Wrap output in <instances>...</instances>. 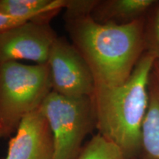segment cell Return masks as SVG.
Masks as SVG:
<instances>
[{"label": "cell", "mask_w": 159, "mask_h": 159, "mask_svg": "<svg viewBox=\"0 0 159 159\" xmlns=\"http://www.w3.org/2000/svg\"><path fill=\"white\" fill-rule=\"evenodd\" d=\"M66 29L71 43L88 63L95 88L116 86L130 77L142 49L139 20L101 24L87 16L66 20Z\"/></svg>", "instance_id": "6da1fadb"}, {"label": "cell", "mask_w": 159, "mask_h": 159, "mask_svg": "<svg viewBox=\"0 0 159 159\" xmlns=\"http://www.w3.org/2000/svg\"><path fill=\"white\" fill-rule=\"evenodd\" d=\"M156 59V53L144 55L125 82L95 88L92 96L98 134L116 145L127 159L142 147V125L149 105L148 86Z\"/></svg>", "instance_id": "7a4b0ae2"}, {"label": "cell", "mask_w": 159, "mask_h": 159, "mask_svg": "<svg viewBox=\"0 0 159 159\" xmlns=\"http://www.w3.org/2000/svg\"><path fill=\"white\" fill-rule=\"evenodd\" d=\"M52 91L48 64H0V131L7 137Z\"/></svg>", "instance_id": "3957f363"}, {"label": "cell", "mask_w": 159, "mask_h": 159, "mask_svg": "<svg viewBox=\"0 0 159 159\" xmlns=\"http://www.w3.org/2000/svg\"><path fill=\"white\" fill-rule=\"evenodd\" d=\"M39 110L53 134L54 159H74L96 128L92 97H66L51 91Z\"/></svg>", "instance_id": "277c9868"}, {"label": "cell", "mask_w": 159, "mask_h": 159, "mask_svg": "<svg viewBox=\"0 0 159 159\" xmlns=\"http://www.w3.org/2000/svg\"><path fill=\"white\" fill-rule=\"evenodd\" d=\"M52 91L66 97H92L94 77L84 57L72 43L57 37L52 46L48 62Z\"/></svg>", "instance_id": "5b68a950"}, {"label": "cell", "mask_w": 159, "mask_h": 159, "mask_svg": "<svg viewBox=\"0 0 159 159\" xmlns=\"http://www.w3.org/2000/svg\"><path fill=\"white\" fill-rule=\"evenodd\" d=\"M49 22L45 19L30 20L0 33V64L19 60L47 63L57 38Z\"/></svg>", "instance_id": "8992f818"}, {"label": "cell", "mask_w": 159, "mask_h": 159, "mask_svg": "<svg viewBox=\"0 0 159 159\" xmlns=\"http://www.w3.org/2000/svg\"><path fill=\"white\" fill-rule=\"evenodd\" d=\"M55 142L48 121L35 111L25 116L8 144L6 159H54Z\"/></svg>", "instance_id": "52a82bcc"}, {"label": "cell", "mask_w": 159, "mask_h": 159, "mask_svg": "<svg viewBox=\"0 0 159 159\" xmlns=\"http://www.w3.org/2000/svg\"><path fill=\"white\" fill-rule=\"evenodd\" d=\"M64 0H0V13L27 20L51 21L61 9Z\"/></svg>", "instance_id": "ba28073f"}, {"label": "cell", "mask_w": 159, "mask_h": 159, "mask_svg": "<svg viewBox=\"0 0 159 159\" xmlns=\"http://www.w3.org/2000/svg\"><path fill=\"white\" fill-rule=\"evenodd\" d=\"M156 2L153 0H114L100 4L98 2L93 10L91 16L100 23L111 22V20H128L147 11Z\"/></svg>", "instance_id": "9c48e42d"}, {"label": "cell", "mask_w": 159, "mask_h": 159, "mask_svg": "<svg viewBox=\"0 0 159 159\" xmlns=\"http://www.w3.org/2000/svg\"><path fill=\"white\" fill-rule=\"evenodd\" d=\"M142 147L151 159H159V80L151 84L142 130Z\"/></svg>", "instance_id": "30bf717a"}, {"label": "cell", "mask_w": 159, "mask_h": 159, "mask_svg": "<svg viewBox=\"0 0 159 159\" xmlns=\"http://www.w3.org/2000/svg\"><path fill=\"white\" fill-rule=\"evenodd\" d=\"M74 159H127L116 145L98 134L83 145Z\"/></svg>", "instance_id": "8fae6325"}, {"label": "cell", "mask_w": 159, "mask_h": 159, "mask_svg": "<svg viewBox=\"0 0 159 159\" xmlns=\"http://www.w3.org/2000/svg\"><path fill=\"white\" fill-rule=\"evenodd\" d=\"M65 21L91 16L98 1L85 0H64Z\"/></svg>", "instance_id": "7c38bea8"}, {"label": "cell", "mask_w": 159, "mask_h": 159, "mask_svg": "<svg viewBox=\"0 0 159 159\" xmlns=\"http://www.w3.org/2000/svg\"><path fill=\"white\" fill-rule=\"evenodd\" d=\"M28 21L30 20L7 16L0 13V33L16 27V26Z\"/></svg>", "instance_id": "4fadbf2b"}, {"label": "cell", "mask_w": 159, "mask_h": 159, "mask_svg": "<svg viewBox=\"0 0 159 159\" xmlns=\"http://www.w3.org/2000/svg\"><path fill=\"white\" fill-rule=\"evenodd\" d=\"M155 35L156 39L159 43V11L156 15V21H155Z\"/></svg>", "instance_id": "5bb4252c"}, {"label": "cell", "mask_w": 159, "mask_h": 159, "mask_svg": "<svg viewBox=\"0 0 159 159\" xmlns=\"http://www.w3.org/2000/svg\"><path fill=\"white\" fill-rule=\"evenodd\" d=\"M155 64L156 65L157 69H158V75H159V60H157V59H156V62H155Z\"/></svg>", "instance_id": "9a60e30c"}, {"label": "cell", "mask_w": 159, "mask_h": 159, "mask_svg": "<svg viewBox=\"0 0 159 159\" xmlns=\"http://www.w3.org/2000/svg\"><path fill=\"white\" fill-rule=\"evenodd\" d=\"M2 135H1V133H0V138H2Z\"/></svg>", "instance_id": "2e32d148"}]
</instances>
